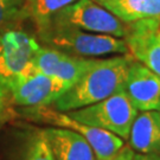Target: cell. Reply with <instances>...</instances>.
Returning a JSON list of instances; mask_svg holds the SVG:
<instances>
[{"mask_svg": "<svg viewBox=\"0 0 160 160\" xmlns=\"http://www.w3.org/2000/svg\"><path fill=\"white\" fill-rule=\"evenodd\" d=\"M133 61L129 53L103 59L95 58L92 67L51 107L61 112H70L100 102L123 90Z\"/></svg>", "mask_w": 160, "mask_h": 160, "instance_id": "obj_1", "label": "cell"}, {"mask_svg": "<svg viewBox=\"0 0 160 160\" xmlns=\"http://www.w3.org/2000/svg\"><path fill=\"white\" fill-rule=\"evenodd\" d=\"M123 92L140 112H160V76L138 61H133Z\"/></svg>", "mask_w": 160, "mask_h": 160, "instance_id": "obj_10", "label": "cell"}, {"mask_svg": "<svg viewBox=\"0 0 160 160\" xmlns=\"http://www.w3.org/2000/svg\"><path fill=\"white\" fill-rule=\"evenodd\" d=\"M77 0H32L26 1L24 7L25 17L32 19L34 25L37 26V30L46 29L52 17L63 10L64 7L69 6Z\"/></svg>", "mask_w": 160, "mask_h": 160, "instance_id": "obj_14", "label": "cell"}, {"mask_svg": "<svg viewBox=\"0 0 160 160\" xmlns=\"http://www.w3.org/2000/svg\"><path fill=\"white\" fill-rule=\"evenodd\" d=\"M49 26L74 28L86 32L125 38L129 24L121 22L94 0H77L52 17Z\"/></svg>", "mask_w": 160, "mask_h": 160, "instance_id": "obj_5", "label": "cell"}, {"mask_svg": "<svg viewBox=\"0 0 160 160\" xmlns=\"http://www.w3.org/2000/svg\"><path fill=\"white\" fill-rule=\"evenodd\" d=\"M25 1H32V0H25Z\"/></svg>", "mask_w": 160, "mask_h": 160, "instance_id": "obj_20", "label": "cell"}, {"mask_svg": "<svg viewBox=\"0 0 160 160\" xmlns=\"http://www.w3.org/2000/svg\"><path fill=\"white\" fill-rule=\"evenodd\" d=\"M70 87V83L36 70L19 81L8 97L14 104L28 108L51 106Z\"/></svg>", "mask_w": 160, "mask_h": 160, "instance_id": "obj_7", "label": "cell"}, {"mask_svg": "<svg viewBox=\"0 0 160 160\" xmlns=\"http://www.w3.org/2000/svg\"><path fill=\"white\" fill-rule=\"evenodd\" d=\"M7 100L8 95L0 88V122L5 119L6 112H7Z\"/></svg>", "mask_w": 160, "mask_h": 160, "instance_id": "obj_18", "label": "cell"}, {"mask_svg": "<svg viewBox=\"0 0 160 160\" xmlns=\"http://www.w3.org/2000/svg\"><path fill=\"white\" fill-rule=\"evenodd\" d=\"M133 160H160V154H142V153H135Z\"/></svg>", "mask_w": 160, "mask_h": 160, "instance_id": "obj_19", "label": "cell"}, {"mask_svg": "<svg viewBox=\"0 0 160 160\" xmlns=\"http://www.w3.org/2000/svg\"><path fill=\"white\" fill-rule=\"evenodd\" d=\"M95 62V58L81 57L50 46H39L33 65L37 71L62 80L71 86Z\"/></svg>", "mask_w": 160, "mask_h": 160, "instance_id": "obj_9", "label": "cell"}, {"mask_svg": "<svg viewBox=\"0 0 160 160\" xmlns=\"http://www.w3.org/2000/svg\"><path fill=\"white\" fill-rule=\"evenodd\" d=\"M39 43L23 30L0 31V88L8 95L20 80L36 71L34 56Z\"/></svg>", "mask_w": 160, "mask_h": 160, "instance_id": "obj_3", "label": "cell"}, {"mask_svg": "<svg viewBox=\"0 0 160 160\" xmlns=\"http://www.w3.org/2000/svg\"><path fill=\"white\" fill-rule=\"evenodd\" d=\"M135 152L132 149L129 145H123L115 154H113L110 158L106 160H133Z\"/></svg>", "mask_w": 160, "mask_h": 160, "instance_id": "obj_17", "label": "cell"}, {"mask_svg": "<svg viewBox=\"0 0 160 160\" xmlns=\"http://www.w3.org/2000/svg\"><path fill=\"white\" fill-rule=\"evenodd\" d=\"M123 39L132 57L160 76V19L129 24Z\"/></svg>", "mask_w": 160, "mask_h": 160, "instance_id": "obj_8", "label": "cell"}, {"mask_svg": "<svg viewBox=\"0 0 160 160\" xmlns=\"http://www.w3.org/2000/svg\"><path fill=\"white\" fill-rule=\"evenodd\" d=\"M25 0H0V31L12 28V25L25 18Z\"/></svg>", "mask_w": 160, "mask_h": 160, "instance_id": "obj_16", "label": "cell"}, {"mask_svg": "<svg viewBox=\"0 0 160 160\" xmlns=\"http://www.w3.org/2000/svg\"><path fill=\"white\" fill-rule=\"evenodd\" d=\"M38 36L46 46L81 57L95 58L112 53H128L123 38L86 32L74 28L48 26L38 31Z\"/></svg>", "mask_w": 160, "mask_h": 160, "instance_id": "obj_2", "label": "cell"}, {"mask_svg": "<svg viewBox=\"0 0 160 160\" xmlns=\"http://www.w3.org/2000/svg\"><path fill=\"white\" fill-rule=\"evenodd\" d=\"M55 160H96L92 146L78 133L67 128L43 129Z\"/></svg>", "mask_w": 160, "mask_h": 160, "instance_id": "obj_11", "label": "cell"}, {"mask_svg": "<svg viewBox=\"0 0 160 160\" xmlns=\"http://www.w3.org/2000/svg\"><path fill=\"white\" fill-rule=\"evenodd\" d=\"M121 22L133 24L160 19V0H94Z\"/></svg>", "mask_w": 160, "mask_h": 160, "instance_id": "obj_13", "label": "cell"}, {"mask_svg": "<svg viewBox=\"0 0 160 160\" xmlns=\"http://www.w3.org/2000/svg\"><path fill=\"white\" fill-rule=\"evenodd\" d=\"M128 145L138 153L160 154V112L138 113L131 127Z\"/></svg>", "mask_w": 160, "mask_h": 160, "instance_id": "obj_12", "label": "cell"}, {"mask_svg": "<svg viewBox=\"0 0 160 160\" xmlns=\"http://www.w3.org/2000/svg\"><path fill=\"white\" fill-rule=\"evenodd\" d=\"M26 114L33 120L42 121L52 125L53 127L67 128L78 133L92 146L96 160L108 159L125 145V141L121 138L116 137L115 134L96 127L88 126L83 122L72 119L65 112L52 108L51 106L30 107L26 110Z\"/></svg>", "mask_w": 160, "mask_h": 160, "instance_id": "obj_6", "label": "cell"}, {"mask_svg": "<svg viewBox=\"0 0 160 160\" xmlns=\"http://www.w3.org/2000/svg\"><path fill=\"white\" fill-rule=\"evenodd\" d=\"M22 160H55L43 129L34 131L29 137Z\"/></svg>", "mask_w": 160, "mask_h": 160, "instance_id": "obj_15", "label": "cell"}, {"mask_svg": "<svg viewBox=\"0 0 160 160\" xmlns=\"http://www.w3.org/2000/svg\"><path fill=\"white\" fill-rule=\"evenodd\" d=\"M138 112L126 92L121 90L100 102L65 113L75 120L115 134L125 141L128 140Z\"/></svg>", "mask_w": 160, "mask_h": 160, "instance_id": "obj_4", "label": "cell"}]
</instances>
